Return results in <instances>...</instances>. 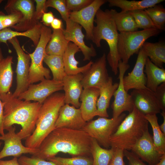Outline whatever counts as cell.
Wrapping results in <instances>:
<instances>
[{"label": "cell", "mask_w": 165, "mask_h": 165, "mask_svg": "<svg viewBox=\"0 0 165 165\" xmlns=\"http://www.w3.org/2000/svg\"><path fill=\"white\" fill-rule=\"evenodd\" d=\"M124 156H125L128 161V165H147L137 156L132 152L124 150Z\"/></svg>", "instance_id": "obj_44"}, {"label": "cell", "mask_w": 165, "mask_h": 165, "mask_svg": "<svg viewBox=\"0 0 165 165\" xmlns=\"http://www.w3.org/2000/svg\"><path fill=\"white\" fill-rule=\"evenodd\" d=\"M146 55L157 66L163 68L165 63V44L159 42L155 43L145 42L142 47Z\"/></svg>", "instance_id": "obj_30"}, {"label": "cell", "mask_w": 165, "mask_h": 165, "mask_svg": "<svg viewBox=\"0 0 165 165\" xmlns=\"http://www.w3.org/2000/svg\"><path fill=\"white\" fill-rule=\"evenodd\" d=\"M92 138L83 130L55 129L44 140L32 156L47 160L59 152L72 157L91 156Z\"/></svg>", "instance_id": "obj_1"}, {"label": "cell", "mask_w": 165, "mask_h": 165, "mask_svg": "<svg viewBox=\"0 0 165 165\" xmlns=\"http://www.w3.org/2000/svg\"><path fill=\"white\" fill-rule=\"evenodd\" d=\"M69 42L65 38L63 28L53 30L46 47V53L49 55L63 56Z\"/></svg>", "instance_id": "obj_29"}, {"label": "cell", "mask_w": 165, "mask_h": 165, "mask_svg": "<svg viewBox=\"0 0 165 165\" xmlns=\"http://www.w3.org/2000/svg\"><path fill=\"white\" fill-rule=\"evenodd\" d=\"M36 3L35 14L36 19L39 20L42 17L44 13H46L47 8L46 6V0H35Z\"/></svg>", "instance_id": "obj_45"}, {"label": "cell", "mask_w": 165, "mask_h": 165, "mask_svg": "<svg viewBox=\"0 0 165 165\" xmlns=\"http://www.w3.org/2000/svg\"><path fill=\"white\" fill-rule=\"evenodd\" d=\"M51 28L42 25L38 43L34 51L29 54L31 63L28 75L29 84L41 81L45 79L51 78L50 70L43 66V62L46 54V46L51 38Z\"/></svg>", "instance_id": "obj_7"}, {"label": "cell", "mask_w": 165, "mask_h": 165, "mask_svg": "<svg viewBox=\"0 0 165 165\" xmlns=\"http://www.w3.org/2000/svg\"><path fill=\"white\" fill-rule=\"evenodd\" d=\"M119 83H113L112 78L110 77L108 82L99 89L100 94L97 103V116L108 118L107 112L110 101L115 91L117 89Z\"/></svg>", "instance_id": "obj_24"}, {"label": "cell", "mask_w": 165, "mask_h": 165, "mask_svg": "<svg viewBox=\"0 0 165 165\" xmlns=\"http://www.w3.org/2000/svg\"><path fill=\"white\" fill-rule=\"evenodd\" d=\"M43 61L48 66L52 74L53 79L62 82L66 75L64 69L63 56L46 54Z\"/></svg>", "instance_id": "obj_34"}, {"label": "cell", "mask_w": 165, "mask_h": 165, "mask_svg": "<svg viewBox=\"0 0 165 165\" xmlns=\"http://www.w3.org/2000/svg\"><path fill=\"white\" fill-rule=\"evenodd\" d=\"M54 18V16L52 12H46L42 16V22L44 25L47 27L50 25Z\"/></svg>", "instance_id": "obj_46"}, {"label": "cell", "mask_w": 165, "mask_h": 165, "mask_svg": "<svg viewBox=\"0 0 165 165\" xmlns=\"http://www.w3.org/2000/svg\"><path fill=\"white\" fill-rule=\"evenodd\" d=\"M126 116V114L123 113L116 118L100 117L87 122L82 130L95 139L100 145L108 149L111 148V136Z\"/></svg>", "instance_id": "obj_8"}, {"label": "cell", "mask_w": 165, "mask_h": 165, "mask_svg": "<svg viewBox=\"0 0 165 165\" xmlns=\"http://www.w3.org/2000/svg\"><path fill=\"white\" fill-rule=\"evenodd\" d=\"M145 117L152 128L153 140L156 150L162 155L165 154V134L160 128L156 114L145 115Z\"/></svg>", "instance_id": "obj_32"}, {"label": "cell", "mask_w": 165, "mask_h": 165, "mask_svg": "<svg viewBox=\"0 0 165 165\" xmlns=\"http://www.w3.org/2000/svg\"><path fill=\"white\" fill-rule=\"evenodd\" d=\"M8 41L12 45L17 56L16 70V86L13 95L14 97H18L20 94L28 89L30 85L28 75L31 58L29 54L25 53L22 48L16 37L9 40Z\"/></svg>", "instance_id": "obj_10"}, {"label": "cell", "mask_w": 165, "mask_h": 165, "mask_svg": "<svg viewBox=\"0 0 165 165\" xmlns=\"http://www.w3.org/2000/svg\"><path fill=\"white\" fill-rule=\"evenodd\" d=\"M22 18L21 13L19 11H13L6 15L0 11V31L7 28H11L19 23Z\"/></svg>", "instance_id": "obj_38"}, {"label": "cell", "mask_w": 165, "mask_h": 165, "mask_svg": "<svg viewBox=\"0 0 165 165\" xmlns=\"http://www.w3.org/2000/svg\"><path fill=\"white\" fill-rule=\"evenodd\" d=\"M63 89L62 82L45 79L38 84H30L28 89L20 94L18 98L42 104L52 94Z\"/></svg>", "instance_id": "obj_12"}, {"label": "cell", "mask_w": 165, "mask_h": 165, "mask_svg": "<svg viewBox=\"0 0 165 165\" xmlns=\"http://www.w3.org/2000/svg\"><path fill=\"white\" fill-rule=\"evenodd\" d=\"M155 165H165V154L161 156L159 161Z\"/></svg>", "instance_id": "obj_51"}, {"label": "cell", "mask_w": 165, "mask_h": 165, "mask_svg": "<svg viewBox=\"0 0 165 165\" xmlns=\"http://www.w3.org/2000/svg\"><path fill=\"white\" fill-rule=\"evenodd\" d=\"M93 0H65L67 7L71 12L81 10L90 4Z\"/></svg>", "instance_id": "obj_41"}, {"label": "cell", "mask_w": 165, "mask_h": 165, "mask_svg": "<svg viewBox=\"0 0 165 165\" xmlns=\"http://www.w3.org/2000/svg\"><path fill=\"white\" fill-rule=\"evenodd\" d=\"M50 25L53 30H58L62 28L63 23L61 20L54 18Z\"/></svg>", "instance_id": "obj_48"}, {"label": "cell", "mask_w": 165, "mask_h": 165, "mask_svg": "<svg viewBox=\"0 0 165 165\" xmlns=\"http://www.w3.org/2000/svg\"><path fill=\"white\" fill-rule=\"evenodd\" d=\"M99 94V88L90 87L83 89L79 98L81 104L79 108L86 122L97 116V103Z\"/></svg>", "instance_id": "obj_22"}, {"label": "cell", "mask_w": 165, "mask_h": 165, "mask_svg": "<svg viewBox=\"0 0 165 165\" xmlns=\"http://www.w3.org/2000/svg\"><path fill=\"white\" fill-rule=\"evenodd\" d=\"M46 8L51 7L57 10L65 22L69 19L70 11L67 7L65 0H48L46 2Z\"/></svg>", "instance_id": "obj_39"}, {"label": "cell", "mask_w": 165, "mask_h": 165, "mask_svg": "<svg viewBox=\"0 0 165 165\" xmlns=\"http://www.w3.org/2000/svg\"><path fill=\"white\" fill-rule=\"evenodd\" d=\"M113 156L108 165H125L123 158V150L118 148H114Z\"/></svg>", "instance_id": "obj_43"}, {"label": "cell", "mask_w": 165, "mask_h": 165, "mask_svg": "<svg viewBox=\"0 0 165 165\" xmlns=\"http://www.w3.org/2000/svg\"><path fill=\"white\" fill-rule=\"evenodd\" d=\"M164 0H142L128 1L127 0H107L110 7L120 8L122 12H130L138 10H145L163 2Z\"/></svg>", "instance_id": "obj_28"}, {"label": "cell", "mask_w": 165, "mask_h": 165, "mask_svg": "<svg viewBox=\"0 0 165 165\" xmlns=\"http://www.w3.org/2000/svg\"><path fill=\"white\" fill-rule=\"evenodd\" d=\"M130 95L134 106L144 115L156 114L161 112L154 92L148 88L134 89Z\"/></svg>", "instance_id": "obj_16"}, {"label": "cell", "mask_w": 165, "mask_h": 165, "mask_svg": "<svg viewBox=\"0 0 165 165\" xmlns=\"http://www.w3.org/2000/svg\"><path fill=\"white\" fill-rule=\"evenodd\" d=\"M13 57H3L0 47V94L10 91L12 86L13 72Z\"/></svg>", "instance_id": "obj_25"}, {"label": "cell", "mask_w": 165, "mask_h": 165, "mask_svg": "<svg viewBox=\"0 0 165 165\" xmlns=\"http://www.w3.org/2000/svg\"><path fill=\"white\" fill-rule=\"evenodd\" d=\"M109 12L120 32L138 31V28L130 12H118L115 9H111Z\"/></svg>", "instance_id": "obj_31"}, {"label": "cell", "mask_w": 165, "mask_h": 165, "mask_svg": "<svg viewBox=\"0 0 165 165\" xmlns=\"http://www.w3.org/2000/svg\"><path fill=\"white\" fill-rule=\"evenodd\" d=\"M18 159L14 157L12 159L9 160H0V165H20L19 164Z\"/></svg>", "instance_id": "obj_49"}, {"label": "cell", "mask_w": 165, "mask_h": 165, "mask_svg": "<svg viewBox=\"0 0 165 165\" xmlns=\"http://www.w3.org/2000/svg\"><path fill=\"white\" fill-rule=\"evenodd\" d=\"M144 72L146 75V87L155 92L157 88L165 82V70L153 64L147 57L145 66Z\"/></svg>", "instance_id": "obj_26"}, {"label": "cell", "mask_w": 165, "mask_h": 165, "mask_svg": "<svg viewBox=\"0 0 165 165\" xmlns=\"http://www.w3.org/2000/svg\"><path fill=\"white\" fill-rule=\"evenodd\" d=\"M131 150L149 165H155L157 163L162 156L156 150L152 136L149 133L148 129L133 146Z\"/></svg>", "instance_id": "obj_18"}, {"label": "cell", "mask_w": 165, "mask_h": 165, "mask_svg": "<svg viewBox=\"0 0 165 165\" xmlns=\"http://www.w3.org/2000/svg\"><path fill=\"white\" fill-rule=\"evenodd\" d=\"M135 66L131 72L124 76L123 83L127 92L131 89L147 88L146 86V77L144 69L147 58L143 48L139 50Z\"/></svg>", "instance_id": "obj_19"}, {"label": "cell", "mask_w": 165, "mask_h": 165, "mask_svg": "<svg viewBox=\"0 0 165 165\" xmlns=\"http://www.w3.org/2000/svg\"><path fill=\"white\" fill-rule=\"evenodd\" d=\"M106 2L105 0H93L90 4L81 10L70 12L69 19L84 28L86 39L91 40L96 14L101 6Z\"/></svg>", "instance_id": "obj_14"}, {"label": "cell", "mask_w": 165, "mask_h": 165, "mask_svg": "<svg viewBox=\"0 0 165 165\" xmlns=\"http://www.w3.org/2000/svg\"><path fill=\"white\" fill-rule=\"evenodd\" d=\"M128 64L119 61L118 87L113 96L114 100L111 105L112 110V118H116L125 111L131 112L134 107L130 94L125 90L123 83V78L126 71L130 68Z\"/></svg>", "instance_id": "obj_11"}, {"label": "cell", "mask_w": 165, "mask_h": 165, "mask_svg": "<svg viewBox=\"0 0 165 165\" xmlns=\"http://www.w3.org/2000/svg\"><path fill=\"white\" fill-rule=\"evenodd\" d=\"M161 31L155 28L119 33L117 50L120 60L128 64L130 57L138 53L145 41L159 35Z\"/></svg>", "instance_id": "obj_6"}, {"label": "cell", "mask_w": 165, "mask_h": 165, "mask_svg": "<svg viewBox=\"0 0 165 165\" xmlns=\"http://www.w3.org/2000/svg\"><path fill=\"white\" fill-rule=\"evenodd\" d=\"M56 165H92V157L89 156H79L71 158H64L56 156L48 159Z\"/></svg>", "instance_id": "obj_36"}, {"label": "cell", "mask_w": 165, "mask_h": 165, "mask_svg": "<svg viewBox=\"0 0 165 165\" xmlns=\"http://www.w3.org/2000/svg\"><path fill=\"white\" fill-rule=\"evenodd\" d=\"M144 10L156 28L161 31L165 30V9L162 6L156 5Z\"/></svg>", "instance_id": "obj_35"}, {"label": "cell", "mask_w": 165, "mask_h": 165, "mask_svg": "<svg viewBox=\"0 0 165 165\" xmlns=\"http://www.w3.org/2000/svg\"><path fill=\"white\" fill-rule=\"evenodd\" d=\"M80 51L79 49L76 45L72 42H69L63 56L64 71L66 75L79 73L83 74L89 69L93 63L91 61L83 66L78 67L79 62L75 59V55Z\"/></svg>", "instance_id": "obj_23"}, {"label": "cell", "mask_w": 165, "mask_h": 165, "mask_svg": "<svg viewBox=\"0 0 165 165\" xmlns=\"http://www.w3.org/2000/svg\"><path fill=\"white\" fill-rule=\"evenodd\" d=\"M94 22L96 25L94 28L91 40L97 47H101L102 40L106 42L109 49L107 59L112 71L116 75L120 61L117 48L119 33L109 10L100 9Z\"/></svg>", "instance_id": "obj_4"}, {"label": "cell", "mask_w": 165, "mask_h": 165, "mask_svg": "<svg viewBox=\"0 0 165 165\" xmlns=\"http://www.w3.org/2000/svg\"><path fill=\"white\" fill-rule=\"evenodd\" d=\"M160 113L163 117V121L162 124L159 125V127L162 132L165 134V111H162Z\"/></svg>", "instance_id": "obj_50"}, {"label": "cell", "mask_w": 165, "mask_h": 165, "mask_svg": "<svg viewBox=\"0 0 165 165\" xmlns=\"http://www.w3.org/2000/svg\"><path fill=\"white\" fill-rule=\"evenodd\" d=\"M86 123L82 116L79 108L65 104L60 109L55 128L81 130Z\"/></svg>", "instance_id": "obj_20"}, {"label": "cell", "mask_w": 165, "mask_h": 165, "mask_svg": "<svg viewBox=\"0 0 165 165\" xmlns=\"http://www.w3.org/2000/svg\"><path fill=\"white\" fill-rule=\"evenodd\" d=\"M3 105V125L7 130L14 124L21 129L17 133L21 139H26L34 130L42 104L21 100L14 97L10 91L0 94Z\"/></svg>", "instance_id": "obj_2"}, {"label": "cell", "mask_w": 165, "mask_h": 165, "mask_svg": "<svg viewBox=\"0 0 165 165\" xmlns=\"http://www.w3.org/2000/svg\"><path fill=\"white\" fill-rule=\"evenodd\" d=\"M18 160L20 165H56L51 161L32 156L30 157L25 156H21Z\"/></svg>", "instance_id": "obj_40"}, {"label": "cell", "mask_w": 165, "mask_h": 165, "mask_svg": "<svg viewBox=\"0 0 165 165\" xmlns=\"http://www.w3.org/2000/svg\"><path fill=\"white\" fill-rule=\"evenodd\" d=\"M133 16L138 28L143 30L155 28L152 20L144 10H138L130 12Z\"/></svg>", "instance_id": "obj_37"}, {"label": "cell", "mask_w": 165, "mask_h": 165, "mask_svg": "<svg viewBox=\"0 0 165 165\" xmlns=\"http://www.w3.org/2000/svg\"><path fill=\"white\" fill-rule=\"evenodd\" d=\"M3 122V105L0 98V134L1 135H3L5 134Z\"/></svg>", "instance_id": "obj_47"}, {"label": "cell", "mask_w": 165, "mask_h": 165, "mask_svg": "<svg viewBox=\"0 0 165 165\" xmlns=\"http://www.w3.org/2000/svg\"><path fill=\"white\" fill-rule=\"evenodd\" d=\"M92 139L91 153L93 160L92 165H108L114 148H103L95 139Z\"/></svg>", "instance_id": "obj_33"}, {"label": "cell", "mask_w": 165, "mask_h": 165, "mask_svg": "<svg viewBox=\"0 0 165 165\" xmlns=\"http://www.w3.org/2000/svg\"><path fill=\"white\" fill-rule=\"evenodd\" d=\"M42 25L39 22L32 29L23 32L13 31L10 28L4 29L0 31V42L7 44V41L12 38L22 36L30 39L36 46L39 41Z\"/></svg>", "instance_id": "obj_27"}, {"label": "cell", "mask_w": 165, "mask_h": 165, "mask_svg": "<svg viewBox=\"0 0 165 165\" xmlns=\"http://www.w3.org/2000/svg\"><path fill=\"white\" fill-rule=\"evenodd\" d=\"M65 22L66 28L64 30L65 38L79 48L83 55L84 61H90L91 57L96 55V52L92 44L90 47L86 45L84 40L85 35L82 32V27L70 19Z\"/></svg>", "instance_id": "obj_17"}, {"label": "cell", "mask_w": 165, "mask_h": 165, "mask_svg": "<svg viewBox=\"0 0 165 165\" xmlns=\"http://www.w3.org/2000/svg\"><path fill=\"white\" fill-rule=\"evenodd\" d=\"M34 2L31 0L8 1L4 8L7 14L17 11L22 15L21 20L11 28L18 31H25L32 29L39 22L35 17Z\"/></svg>", "instance_id": "obj_9"}, {"label": "cell", "mask_w": 165, "mask_h": 165, "mask_svg": "<svg viewBox=\"0 0 165 165\" xmlns=\"http://www.w3.org/2000/svg\"><path fill=\"white\" fill-rule=\"evenodd\" d=\"M2 144V142L0 141V148L1 147Z\"/></svg>", "instance_id": "obj_52"}, {"label": "cell", "mask_w": 165, "mask_h": 165, "mask_svg": "<svg viewBox=\"0 0 165 165\" xmlns=\"http://www.w3.org/2000/svg\"><path fill=\"white\" fill-rule=\"evenodd\" d=\"M15 130V127L13 126L7 130V133L0 136V141L4 142V146L0 152V160L9 156L18 158L24 154L32 155L37 152L38 149L31 148L23 145L22 140Z\"/></svg>", "instance_id": "obj_13"}, {"label": "cell", "mask_w": 165, "mask_h": 165, "mask_svg": "<svg viewBox=\"0 0 165 165\" xmlns=\"http://www.w3.org/2000/svg\"><path fill=\"white\" fill-rule=\"evenodd\" d=\"M83 75L81 83L83 89L93 87L100 88L108 81L109 76L106 68L105 53L93 62Z\"/></svg>", "instance_id": "obj_15"}, {"label": "cell", "mask_w": 165, "mask_h": 165, "mask_svg": "<svg viewBox=\"0 0 165 165\" xmlns=\"http://www.w3.org/2000/svg\"><path fill=\"white\" fill-rule=\"evenodd\" d=\"M83 76L82 74L79 73L66 75L64 78L62 82L65 104H71L76 108H79V98L83 90L81 83Z\"/></svg>", "instance_id": "obj_21"}, {"label": "cell", "mask_w": 165, "mask_h": 165, "mask_svg": "<svg viewBox=\"0 0 165 165\" xmlns=\"http://www.w3.org/2000/svg\"><path fill=\"white\" fill-rule=\"evenodd\" d=\"M154 92L161 111H165V82L160 85Z\"/></svg>", "instance_id": "obj_42"}, {"label": "cell", "mask_w": 165, "mask_h": 165, "mask_svg": "<svg viewBox=\"0 0 165 165\" xmlns=\"http://www.w3.org/2000/svg\"><path fill=\"white\" fill-rule=\"evenodd\" d=\"M65 104L64 94L56 92L48 97L42 104L35 129L26 139L25 146L37 149L46 138L55 129L61 107Z\"/></svg>", "instance_id": "obj_3"}, {"label": "cell", "mask_w": 165, "mask_h": 165, "mask_svg": "<svg viewBox=\"0 0 165 165\" xmlns=\"http://www.w3.org/2000/svg\"><path fill=\"white\" fill-rule=\"evenodd\" d=\"M3 0H0V4L3 2Z\"/></svg>", "instance_id": "obj_53"}, {"label": "cell", "mask_w": 165, "mask_h": 165, "mask_svg": "<svg viewBox=\"0 0 165 165\" xmlns=\"http://www.w3.org/2000/svg\"><path fill=\"white\" fill-rule=\"evenodd\" d=\"M148 123L145 115L134 106L132 111L125 117L111 136V148L131 150L148 129Z\"/></svg>", "instance_id": "obj_5"}]
</instances>
